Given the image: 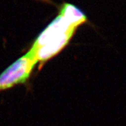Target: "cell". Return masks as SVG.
Returning a JSON list of instances; mask_svg holds the SVG:
<instances>
[{
    "mask_svg": "<svg viewBox=\"0 0 126 126\" xmlns=\"http://www.w3.org/2000/svg\"><path fill=\"white\" fill-rule=\"evenodd\" d=\"M77 28L59 12L35 39L29 52L41 63L61 52L69 43Z\"/></svg>",
    "mask_w": 126,
    "mask_h": 126,
    "instance_id": "cell-1",
    "label": "cell"
},
{
    "mask_svg": "<svg viewBox=\"0 0 126 126\" xmlns=\"http://www.w3.org/2000/svg\"><path fill=\"white\" fill-rule=\"evenodd\" d=\"M37 63L29 51L15 61L0 74V92L26 83Z\"/></svg>",
    "mask_w": 126,
    "mask_h": 126,
    "instance_id": "cell-2",
    "label": "cell"
},
{
    "mask_svg": "<svg viewBox=\"0 0 126 126\" xmlns=\"http://www.w3.org/2000/svg\"><path fill=\"white\" fill-rule=\"evenodd\" d=\"M59 12L62 14L72 25L78 28L88 21V18L80 8L72 3H64L59 7Z\"/></svg>",
    "mask_w": 126,
    "mask_h": 126,
    "instance_id": "cell-3",
    "label": "cell"
}]
</instances>
